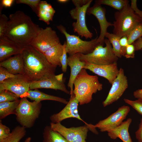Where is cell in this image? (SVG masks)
<instances>
[{"instance_id":"cell-6","label":"cell","mask_w":142,"mask_h":142,"mask_svg":"<svg viewBox=\"0 0 142 142\" xmlns=\"http://www.w3.org/2000/svg\"><path fill=\"white\" fill-rule=\"evenodd\" d=\"M56 27L65 37L66 40V50L69 56L78 53L89 54L92 52L97 46L100 44L97 41L98 37L90 41L83 40L78 36L68 33L65 27L62 25L60 24Z\"/></svg>"},{"instance_id":"cell-25","label":"cell","mask_w":142,"mask_h":142,"mask_svg":"<svg viewBox=\"0 0 142 142\" xmlns=\"http://www.w3.org/2000/svg\"><path fill=\"white\" fill-rule=\"evenodd\" d=\"M20 99L0 103V119L1 120L9 115H15Z\"/></svg>"},{"instance_id":"cell-43","label":"cell","mask_w":142,"mask_h":142,"mask_svg":"<svg viewBox=\"0 0 142 142\" xmlns=\"http://www.w3.org/2000/svg\"><path fill=\"white\" fill-rule=\"evenodd\" d=\"M90 0H72V1L75 7H80L88 3Z\"/></svg>"},{"instance_id":"cell-5","label":"cell","mask_w":142,"mask_h":142,"mask_svg":"<svg viewBox=\"0 0 142 142\" xmlns=\"http://www.w3.org/2000/svg\"><path fill=\"white\" fill-rule=\"evenodd\" d=\"M17 108L16 118L21 126L26 128L32 127L40 114L42 106L41 102L29 101L27 98H21Z\"/></svg>"},{"instance_id":"cell-42","label":"cell","mask_w":142,"mask_h":142,"mask_svg":"<svg viewBox=\"0 0 142 142\" xmlns=\"http://www.w3.org/2000/svg\"><path fill=\"white\" fill-rule=\"evenodd\" d=\"M137 1L136 0H131V8L139 16L142 18V11L139 9L137 6Z\"/></svg>"},{"instance_id":"cell-19","label":"cell","mask_w":142,"mask_h":142,"mask_svg":"<svg viewBox=\"0 0 142 142\" xmlns=\"http://www.w3.org/2000/svg\"><path fill=\"white\" fill-rule=\"evenodd\" d=\"M0 66L4 68L14 75H24L23 60L21 54L0 62Z\"/></svg>"},{"instance_id":"cell-12","label":"cell","mask_w":142,"mask_h":142,"mask_svg":"<svg viewBox=\"0 0 142 142\" xmlns=\"http://www.w3.org/2000/svg\"><path fill=\"white\" fill-rule=\"evenodd\" d=\"M108 94L102 102L105 107L118 100L122 96L128 87L127 77L124 69L120 68L117 77L114 81Z\"/></svg>"},{"instance_id":"cell-23","label":"cell","mask_w":142,"mask_h":142,"mask_svg":"<svg viewBox=\"0 0 142 142\" xmlns=\"http://www.w3.org/2000/svg\"><path fill=\"white\" fill-rule=\"evenodd\" d=\"M63 51V45L60 43L48 50L43 54L51 65L55 68L61 66L60 58Z\"/></svg>"},{"instance_id":"cell-39","label":"cell","mask_w":142,"mask_h":142,"mask_svg":"<svg viewBox=\"0 0 142 142\" xmlns=\"http://www.w3.org/2000/svg\"><path fill=\"white\" fill-rule=\"evenodd\" d=\"M39 8L49 11L54 15L55 12L52 5L45 1H40Z\"/></svg>"},{"instance_id":"cell-4","label":"cell","mask_w":142,"mask_h":142,"mask_svg":"<svg viewBox=\"0 0 142 142\" xmlns=\"http://www.w3.org/2000/svg\"><path fill=\"white\" fill-rule=\"evenodd\" d=\"M114 17L113 33L120 38L128 37L135 28L142 23V18L135 12L129 4L122 10L116 12Z\"/></svg>"},{"instance_id":"cell-3","label":"cell","mask_w":142,"mask_h":142,"mask_svg":"<svg viewBox=\"0 0 142 142\" xmlns=\"http://www.w3.org/2000/svg\"><path fill=\"white\" fill-rule=\"evenodd\" d=\"M74 85L73 94L80 105L90 102L93 94L103 88V84L99 82L98 76L89 74L84 68L76 77Z\"/></svg>"},{"instance_id":"cell-15","label":"cell","mask_w":142,"mask_h":142,"mask_svg":"<svg viewBox=\"0 0 142 142\" xmlns=\"http://www.w3.org/2000/svg\"><path fill=\"white\" fill-rule=\"evenodd\" d=\"M106 10L101 5L95 3L93 6L89 7L87 9V13L94 15L97 19L100 27V33L97 38L99 43L103 45L104 43L105 37L107 32L108 27L113 26V24L108 22L105 16Z\"/></svg>"},{"instance_id":"cell-34","label":"cell","mask_w":142,"mask_h":142,"mask_svg":"<svg viewBox=\"0 0 142 142\" xmlns=\"http://www.w3.org/2000/svg\"><path fill=\"white\" fill-rule=\"evenodd\" d=\"M63 45V53L60 58V62L61 64L62 70L63 72L65 73L67 71L68 65L67 53L66 50V41L64 42Z\"/></svg>"},{"instance_id":"cell-48","label":"cell","mask_w":142,"mask_h":142,"mask_svg":"<svg viewBox=\"0 0 142 142\" xmlns=\"http://www.w3.org/2000/svg\"><path fill=\"white\" fill-rule=\"evenodd\" d=\"M32 140L31 137H28L23 142H31Z\"/></svg>"},{"instance_id":"cell-7","label":"cell","mask_w":142,"mask_h":142,"mask_svg":"<svg viewBox=\"0 0 142 142\" xmlns=\"http://www.w3.org/2000/svg\"><path fill=\"white\" fill-rule=\"evenodd\" d=\"M105 46L100 44L91 53L87 54L78 53L80 60L98 65L117 63L118 58L114 54L112 46L108 39H105Z\"/></svg>"},{"instance_id":"cell-36","label":"cell","mask_w":142,"mask_h":142,"mask_svg":"<svg viewBox=\"0 0 142 142\" xmlns=\"http://www.w3.org/2000/svg\"><path fill=\"white\" fill-rule=\"evenodd\" d=\"M15 75L4 68L0 66V83L6 79L14 77Z\"/></svg>"},{"instance_id":"cell-1","label":"cell","mask_w":142,"mask_h":142,"mask_svg":"<svg viewBox=\"0 0 142 142\" xmlns=\"http://www.w3.org/2000/svg\"><path fill=\"white\" fill-rule=\"evenodd\" d=\"M8 18L3 36L23 49L30 44L40 28L21 11L10 14Z\"/></svg>"},{"instance_id":"cell-28","label":"cell","mask_w":142,"mask_h":142,"mask_svg":"<svg viewBox=\"0 0 142 142\" xmlns=\"http://www.w3.org/2000/svg\"><path fill=\"white\" fill-rule=\"evenodd\" d=\"M127 0H98L95 3L100 5L105 4L109 6L118 11L123 9L129 4Z\"/></svg>"},{"instance_id":"cell-18","label":"cell","mask_w":142,"mask_h":142,"mask_svg":"<svg viewBox=\"0 0 142 142\" xmlns=\"http://www.w3.org/2000/svg\"><path fill=\"white\" fill-rule=\"evenodd\" d=\"M39 88L59 90L68 94H70V91L66 88L64 81L61 82L58 81L55 78V76L53 77L42 80L32 82L30 83V90Z\"/></svg>"},{"instance_id":"cell-17","label":"cell","mask_w":142,"mask_h":142,"mask_svg":"<svg viewBox=\"0 0 142 142\" xmlns=\"http://www.w3.org/2000/svg\"><path fill=\"white\" fill-rule=\"evenodd\" d=\"M67 64L70 69L69 80L67 86L70 89V97L73 94L74 81L81 70L84 68L86 62L81 60L78 53L69 56L67 58Z\"/></svg>"},{"instance_id":"cell-13","label":"cell","mask_w":142,"mask_h":142,"mask_svg":"<svg viewBox=\"0 0 142 142\" xmlns=\"http://www.w3.org/2000/svg\"><path fill=\"white\" fill-rule=\"evenodd\" d=\"M130 110L129 106L123 105L106 118L99 121L94 125L96 128L103 132H107L120 125L123 122Z\"/></svg>"},{"instance_id":"cell-50","label":"cell","mask_w":142,"mask_h":142,"mask_svg":"<svg viewBox=\"0 0 142 142\" xmlns=\"http://www.w3.org/2000/svg\"></svg>"},{"instance_id":"cell-26","label":"cell","mask_w":142,"mask_h":142,"mask_svg":"<svg viewBox=\"0 0 142 142\" xmlns=\"http://www.w3.org/2000/svg\"><path fill=\"white\" fill-rule=\"evenodd\" d=\"M43 138V142H68L60 134L53 130L50 125L45 127Z\"/></svg>"},{"instance_id":"cell-29","label":"cell","mask_w":142,"mask_h":142,"mask_svg":"<svg viewBox=\"0 0 142 142\" xmlns=\"http://www.w3.org/2000/svg\"><path fill=\"white\" fill-rule=\"evenodd\" d=\"M142 37V23L137 26L130 33L128 37V44H133L140 37Z\"/></svg>"},{"instance_id":"cell-41","label":"cell","mask_w":142,"mask_h":142,"mask_svg":"<svg viewBox=\"0 0 142 142\" xmlns=\"http://www.w3.org/2000/svg\"><path fill=\"white\" fill-rule=\"evenodd\" d=\"M14 0H2L0 1V12H2L3 7H10L14 1Z\"/></svg>"},{"instance_id":"cell-2","label":"cell","mask_w":142,"mask_h":142,"mask_svg":"<svg viewBox=\"0 0 142 142\" xmlns=\"http://www.w3.org/2000/svg\"><path fill=\"white\" fill-rule=\"evenodd\" d=\"M24 62V74L32 82L53 77L56 68L48 61L44 54L29 45L21 53Z\"/></svg>"},{"instance_id":"cell-14","label":"cell","mask_w":142,"mask_h":142,"mask_svg":"<svg viewBox=\"0 0 142 142\" xmlns=\"http://www.w3.org/2000/svg\"><path fill=\"white\" fill-rule=\"evenodd\" d=\"M79 102L73 94L65 106L58 113L53 114L50 117L51 123H61L63 120L70 118H74L82 121L85 125L91 126L92 124H88L80 117L79 114L78 106Z\"/></svg>"},{"instance_id":"cell-20","label":"cell","mask_w":142,"mask_h":142,"mask_svg":"<svg viewBox=\"0 0 142 142\" xmlns=\"http://www.w3.org/2000/svg\"><path fill=\"white\" fill-rule=\"evenodd\" d=\"M22 49L3 36L0 38V62L21 54Z\"/></svg>"},{"instance_id":"cell-27","label":"cell","mask_w":142,"mask_h":142,"mask_svg":"<svg viewBox=\"0 0 142 142\" xmlns=\"http://www.w3.org/2000/svg\"><path fill=\"white\" fill-rule=\"evenodd\" d=\"M26 128L21 126H16L6 138L0 142H19L25 136Z\"/></svg>"},{"instance_id":"cell-16","label":"cell","mask_w":142,"mask_h":142,"mask_svg":"<svg viewBox=\"0 0 142 142\" xmlns=\"http://www.w3.org/2000/svg\"><path fill=\"white\" fill-rule=\"evenodd\" d=\"M85 62L84 69H88L94 74L105 78L111 84L119 73L117 63L109 65H98Z\"/></svg>"},{"instance_id":"cell-8","label":"cell","mask_w":142,"mask_h":142,"mask_svg":"<svg viewBox=\"0 0 142 142\" xmlns=\"http://www.w3.org/2000/svg\"><path fill=\"white\" fill-rule=\"evenodd\" d=\"M50 126L53 130L62 135L68 142H86V140L89 130L96 134H98L94 125L89 126L85 125L67 128L62 125L61 123H51Z\"/></svg>"},{"instance_id":"cell-33","label":"cell","mask_w":142,"mask_h":142,"mask_svg":"<svg viewBox=\"0 0 142 142\" xmlns=\"http://www.w3.org/2000/svg\"><path fill=\"white\" fill-rule=\"evenodd\" d=\"M124 100L126 103L130 105L139 114L142 115V99H137L132 100L124 98Z\"/></svg>"},{"instance_id":"cell-47","label":"cell","mask_w":142,"mask_h":142,"mask_svg":"<svg viewBox=\"0 0 142 142\" xmlns=\"http://www.w3.org/2000/svg\"><path fill=\"white\" fill-rule=\"evenodd\" d=\"M63 73H62L60 74L55 75V77L56 79L58 81L62 82L64 81L63 78Z\"/></svg>"},{"instance_id":"cell-38","label":"cell","mask_w":142,"mask_h":142,"mask_svg":"<svg viewBox=\"0 0 142 142\" xmlns=\"http://www.w3.org/2000/svg\"><path fill=\"white\" fill-rule=\"evenodd\" d=\"M135 49L133 44L128 45L126 47V52L124 56L126 58H134Z\"/></svg>"},{"instance_id":"cell-30","label":"cell","mask_w":142,"mask_h":142,"mask_svg":"<svg viewBox=\"0 0 142 142\" xmlns=\"http://www.w3.org/2000/svg\"><path fill=\"white\" fill-rule=\"evenodd\" d=\"M19 97L15 94L6 90L0 91V103L18 100Z\"/></svg>"},{"instance_id":"cell-22","label":"cell","mask_w":142,"mask_h":142,"mask_svg":"<svg viewBox=\"0 0 142 142\" xmlns=\"http://www.w3.org/2000/svg\"><path fill=\"white\" fill-rule=\"evenodd\" d=\"M23 97L29 98L34 101L40 102L43 100H52L58 102L65 104H67L68 102L65 99L49 95L41 92L38 89L30 90L25 93L21 98Z\"/></svg>"},{"instance_id":"cell-31","label":"cell","mask_w":142,"mask_h":142,"mask_svg":"<svg viewBox=\"0 0 142 142\" xmlns=\"http://www.w3.org/2000/svg\"><path fill=\"white\" fill-rule=\"evenodd\" d=\"M54 15L49 11L39 8L37 16L39 20L42 21L47 24H50V22L52 21Z\"/></svg>"},{"instance_id":"cell-46","label":"cell","mask_w":142,"mask_h":142,"mask_svg":"<svg viewBox=\"0 0 142 142\" xmlns=\"http://www.w3.org/2000/svg\"><path fill=\"white\" fill-rule=\"evenodd\" d=\"M133 95L135 98L142 99V89H138L134 91Z\"/></svg>"},{"instance_id":"cell-11","label":"cell","mask_w":142,"mask_h":142,"mask_svg":"<svg viewBox=\"0 0 142 142\" xmlns=\"http://www.w3.org/2000/svg\"><path fill=\"white\" fill-rule=\"evenodd\" d=\"M32 82L25 75L18 74L6 79L0 83V91L9 90L19 98L30 90V85Z\"/></svg>"},{"instance_id":"cell-37","label":"cell","mask_w":142,"mask_h":142,"mask_svg":"<svg viewBox=\"0 0 142 142\" xmlns=\"http://www.w3.org/2000/svg\"><path fill=\"white\" fill-rule=\"evenodd\" d=\"M11 132L10 128L3 124L1 120H0V140L7 137Z\"/></svg>"},{"instance_id":"cell-24","label":"cell","mask_w":142,"mask_h":142,"mask_svg":"<svg viewBox=\"0 0 142 142\" xmlns=\"http://www.w3.org/2000/svg\"><path fill=\"white\" fill-rule=\"evenodd\" d=\"M105 37L108 38L112 45L113 50L115 55L118 58L125 56L126 52V47L121 46L119 40L121 38L113 33L107 32Z\"/></svg>"},{"instance_id":"cell-40","label":"cell","mask_w":142,"mask_h":142,"mask_svg":"<svg viewBox=\"0 0 142 142\" xmlns=\"http://www.w3.org/2000/svg\"><path fill=\"white\" fill-rule=\"evenodd\" d=\"M135 135L138 142H142V118L140 119L138 128L135 133Z\"/></svg>"},{"instance_id":"cell-44","label":"cell","mask_w":142,"mask_h":142,"mask_svg":"<svg viewBox=\"0 0 142 142\" xmlns=\"http://www.w3.org/2000/svg\"><path fill=\"white\" fill-rule=\"evenodd\" d=\"M133 44L134 46L135 51L141 50L142 49V37L139 38Z\"/></svg>"},{"instance_id":"cell-49","label":"cell","mask_w":142,"mask_h":142,"mask_svg":"<svg viewBox=\"0 0 142 142\" xmlns=\"http://www.w3.org/2000/svg\"><path fill=\"white\" fill-rule=\"evenodd\" d=\"M69 1L68 0H58L57 1L59 3H65L68 2Z\"/></svg>"},{"instance_id":"cell-9","label":"cell","mask_w":142,"mask_h":142,"mask_svg":"<svg viewBox=\"0 0 142 142\" xmlns=\"http://www.w3.org/2000/svg\"><path fill=\"white\" fill-rule=\"evenodd\" d=\"M60 43L56 32L50 27L41 28L30 44L34 48L44 54L51 47Z\"/></svg>"},{"instance_id":"cell-32","label":"cell","mask_w":142,"mask_h":142,"mask_svg":"<svg viewBox=\"0 0 142 142\" xmlns=\"http://www.w3.org/2000/svg\"><path fill=\"white\" fill-rule=\"evenodd\" d=\"M40 1V0H16V2L17 4H25L29 6L37 15Z\"/></svg>"},{"instance_id":"cell-35","label":"cell","mask_w":142,"mask_h":142,"mask_svg":"<svg viewBox=\"0 0 142 142\" xmlns=\"http://www.w3.org/2000/svg\"><path fill=\"white\" fill-rule=\"evenodd\" d=\"M8 20L9 18L5 14L0 15V38L4 36Z\"/></svg>"},{"instance_id":"cell-45","label":"cell","mask_w":142,"mask_h":142,"mask_svg":"<svg viewBox=\"0 0 142 142\" xmlns=\"http://www.w3.org/2000/svg\"><path fill=\"white\" fill-rule=\"evenodd\" d=\"M120 43L122 47H126L129 45L128 37L123 36L121 37L119 40Z\"/></svg>"},{"instance_id":"cell-10","label":"cell","mask_w":142,"mask_h":142,"mask_svg":"<svg viewBox=\"0 0 142 142\" xmlns=\"http://www.w3.org/2000/svg\"><path fill=\"white\" fill-rule=\"evenodd\" d=\"M92 1L90 0L85 5L82 7H75L69 12L72 18L76 20V22L72 24L74 32L77 33L82 37H84L86 39L92 38L93 36V34L87 27L85 19L87 11Z\"/></svg>"},{"instance_id":"cell-21","label":"cell","mask_w":142,"mask_h":142,"mask_svg":"<svg viewBox=\"0 0 142 142\" xmlns=\"http://www.w3.org/2000/svg\"><path fill=\"white\" fill-rule=\"evenodd\" d=\"M132 121L131 118L128 119L118 126L108 131V136L113 139L119 138L123 142H133L129 132Z\"/></svg>"}]
</instances>
